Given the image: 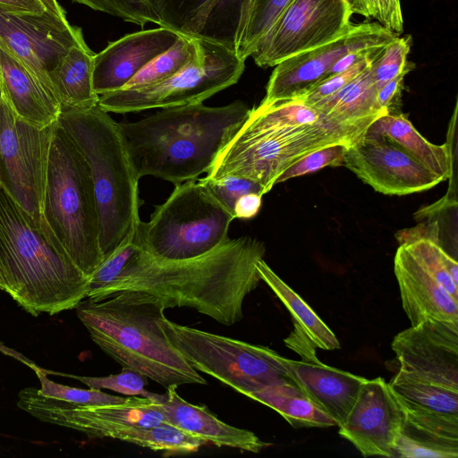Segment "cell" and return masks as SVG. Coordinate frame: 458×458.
Returning <instances> with one entry per match:
<instances>
[{"label": "cell", "mask_w": 458, "mask_h": 458, "mask_svg": "<svg viewBox=\"0 0 458 458\" xmlns=\"http://www.w3.org/2000/svg\"><path fill=\"white\" fill-rule=\"evenodd\" d=\"M0 274L6 293L33 316L76 308L89 292V279L49 226L37 222L1 183Z\"/></svg>", "instance_id": "cell-3"}, {"label": "cell", "mask_w": 458, "mask_h": 458, "mask_svg": "<svg viewBox=\"0 0 458 458\" xmlns=\"http://www.w3.org/2000/svg\"><path fill=\"white\" fill-rule=\"evenodd\" d=\"M247 396L276 411L295 428L336 426L335 421L293 382L267 386Z\"/></svg>", "instance_id": "cell-29"}, {"label": "cell", "mask_w": 458, "mask_h": 458, "mask_svg": "<svg viewBox=\"0 0 458 458\" xmlns=\"http://www.w3.org/2000/svg\"><path fill=\"white\" fill-rule=\"evenodd\" d=\"M265 252L264 243L250 236L229 238L214 250L186 259L153 256L139 243L118 276L90 300L140 291L159 298L165 309L187 307L232 326L242 319L243 301L261 281L257 262Z\"/></svg>", "instance_id": "cell-1"}, {"label": "cell", "mask_w": 458, "mask_h": 458, "mask_svg": "<svg viewBox=\"0 0 458 458\" xmlns=\"http://www.w3.org/2000/svg\"><path fill=\"white\" fill-rule=\"evenodd\" d=\"M42 215L74 264L89 279L103 261L99 217L89 167L57 121L46 157Z\"/></svg>", "instance_id": "cell-6"}, {"label": "cell", "mask_w": 458, "mask_h": 458, "mask_svg": "<svg viewBox=\"0 0 458 458\" xmlns=\"http://www.w3.org/2000/svg\"><path fill=\"white\" fill-rule=\"evenodd\" d=\"M346 0H292L252 54L262 68L330 41L351 24Z\"/></svg>", "instance_id": "cell-13"}, {"label": "cell", "mask_w": 458, "mask_h": 458, "mask_svg": "<svg viewBox=\"0 0 458 458\" xmlns=\"http://www.w3.org/2000/svg\"><path fill=\"white\" fill-rule=\"evenodd\" d=\"M85 158L91 174L99 217L103 260L133 240L139 225V180L119 123L98 105L61 108L57 119Z\"/></svg>", "instance_id": "cell-5"}, {"label": "cell", "mask_w": 458, "mask_h": 458, "mask_svg": "<svg viewBox=\"0 0 458 458\" xmlns=\"http://www.w3.org/2000/svg\"><path fill=\"white\" fill-rule=\"evenodd\" d=\"M391 345L398 370L458 390V323L423 320L397 334Z\"/></svg>", "instance_id": "cell-17"}, {"label": "cell", "mask_w": 458, "mask_h": 458, "mask_svg": "<svg viewBox=\"0 0 458 458\" xmlns=\"http://www.w3.org/2000/svg\"><path fill=\"white\" fill-rule=\"evenodd\" d=\"M394 269L403 309L411 326L427 319L458 323V300L442 287L407 243L399 245Z\"/></svg>", "instance_id": "cell-21"}, {"label": "cell", "mask_w": 458, "mask_h": 458, "mask_svg": "<svg viewBox=\"0 0 458 458\" xmlns=\"http://www.w3.org/2000/svg\"><path fill=\"white\" fill-rule=\"evenodd\" d=\"M95 11L113 15L144 27L148 23L159 24L147 0H72Z\"/></svg>", "instance_id": "cell-38"}, {"label": "cell", "mask_w": 458, "mask_h": 458, "mask_svg": "<svg viewBox=\"0 0 458 458\" xmlns=\"http://www.w3.org/2000/svg\"><path fill=\"white\" fill-rule=\"evenodd\" d=\"M51 126L40 128L21 119L3 95L0 183L40 224H47L42 215V195Z\"/></svg>", "instance_id": "cell-11"}, {"label": "cell", "mask_w": 458, "mask_h": 458, "mask_svg": "<svg viewBox=\"0 0 458 458\" xmlns=\"http://www.w3.org/2000/svg\"><path fill=\"white\" fill-rule=\"evenodd\" d=\"M165 310L159 298L140 291L121 292L98 301L88 299L76 306L77 316L92 341L122 368L165 388L206 385L159 327Z\"/></svg>", "instance_id": "cell-4"}, {"label": "cell", "mask_w": 458, "mask_h": 458, "mask_svg": "<svg viewBox=\"0 0 458 458\" xmlns=\"http://www.w3.org/2000/svg\"><path fill=\"white\" fill-rule=\"evenodd\" d=\"M411 45L410 36H397L388 43L370 65V73L377 91L403 72L411 62L407 60Z\"/></svg>", "instance_id": "cell-37"}, {"label": "cell", "mask_w": 458, "mask_h": 458, "mask_svg": "<svg viewBox=\"0 0 458 458\" xmlns=\"http://www.w3.org/2000/svg\"><path fill=\"white\" fill-rule=\"evenodd\" d=\"M41 387L39 391L46 396L81 405H106L125 402L128 397L109 394L99 389H81L55 383L50 380L47 373L37 366H32Z\"/></svg>", "instance_id": "cell-36"}, {"label": "cell", "mask_w": 458, "mask_h": 458, "mask_svg": "<svg viewBox=\"0 0 458 458\" xmlns=\"http://www.w3.org/2000/svg\"><path fill=\"white\" fill-rule=\"evenodd\" d=\"M94 53L88 46H76L62 57L49 73L61 108L88 109L98 105L93 87Z\"/></svg>", "instance_id": "cell-27"}, {"label": "cell", "mask_w": 458, "mask_h": 458, "mask_svg": "<svg viewBox=\"0 0 458 458\" xmlns=\"http://www.w3.org/2000/svg\"><path fill=\"white\" fill-rule=\"evenodd\" d=\"M348 145L350 144H335L310 152L284 170L276 179V184L327 166L344 165V153Z\"/></svg>", "instance_id": "cell-39"}, {"label": "cell", "mask_w": 458, "mask_h": 458, "mask_svg": "<svg viewBox=\"0 0 458 458\" xmlns=\"http://www.w3.org/2000/svg\"><path fill=\"white\" fill-rule=\"evenodd\" d=\"M397 36L377 21L352 23L330 41L276 64L261 102L297 99L326 79L331 67L346 54L384 47Z\"/></svg>", "instance_id": "cell-14"}, {"label": "cell", "mask_w": 458, "mask_h": 458, "mask_svg": "<svg viewBox=\"0 0 458 458\" xmlns=\"http://www.w3.org/2000/svg\"><path fill=\"white\" fill-rule=\"evenodd\" d=\"M176 389L175 386L167 387L165 399L159 403L164 423L219 447L258 454L269 445L253 432L220 420L206 406L187 402Z\"/></svg>", "instance_id": "cell-23"}, {"label": "cell", "mask_w": 458, "mask_h": 458, "mask_svg": "<svg viewBox=\"0 0 458 458\" xmlns=\"http://www.w3.org/2000/svg\"><path fill=\"white\" fill-rule=\"evenodd\" d=\"M250 111L241 100L222 106L202 102L161 108L119 126L140 179L151 175L178 184L209 171Z\"/></svg>", "instance_id": "cell-2"}, {"label": "cell", "mask_w": 458, "mask_h": 458, "mask_svg": "<svg viewBox=\"0 0 458 458\" xmlns=\"http://www.w3.org/2000/svg\"><path fill=\"white\" fill-rule=\"evenodd\" d=\"M403 414L383 377L366 379L338 434L364 457H394Z\"/></svg>", "instance_id": "cell-18"}, {"label": "cell", "mask_w": 458, "mask_h": 458, "mask_svg": "<svg viewBox=\"0 0 458 458\" xmlns=\"http://www.w3.org/2000/svg\"><path fill=\"white\" fill-rule=\"evenodd\" d=\"M158 325L168 342L194 369L243 395L292 382L284 357L268 347L179 325L165 315Z\"/></svg>", "instance_id": "cell-9"}, {"label": "cell", "mask_w": 458, "mask_h": 458, "mask_svg": "<svg viewBox=\"0 0 458 458\" xmlns=\"http://www.w3.org/2000/svg\"><path fill=\"white\" fill-rule=\"evenodd\" d=\"M46 10L60 17H66L65 11L59 4L57 0H40Z\"/></svg>", "instance_id": "cell-46"}, {"label": "cell", "mask_w": 458, "mask_h": 458, "mask_svg": "<svg viewBox=\"0 0 458 458\" xmlns=\"http://www.w3.org/2000/svg\"><path fill=\"white\" fill-rule=\"evenodd\" d=\"M371 64L338 92L310 106L328 121L368 128L377 117L387 114L377 102Z\"/></svg>", "instance_id": "cell-26"}, {"label": "cell", "mask_w": 458, "mask_h": 458, "mask_svg": "<svg viewBox=\"0 0 458 458\" xmlns=\"http://www.w3.org/2000/svg\"><path fill=\"white\" fill-rule=\"evenodd\" d=\"M17 405L38 420L82 432L89 437L105 438L127 427H154L164 423L159 403L148 398L131 396L120 403L75 404L44 395L38 388L27 387L19 394Z\"/></svg>", "instance_id": "cell-15"}, {"label": "cell", "mask_w": 458, "mask_h": 458, "mask_svg": "<svg viewBox=\"0 0 458 458\" xmlns=\"http://www.w3.org/2000/svg\"><path fill=\"white\" fill-rule=\"evenodd\" d=\"M202 55L166 80L99 96L98 106L108 113H136L202 103L240 80L245 60L222 43L203 39Z\"/></svg>", "instance_id": "cell-10"}, {"label": "cell", "mask_w": 458, "mask_h": 458, "mask_svg": "<svg viewBox=\"0 0 458 458\" xmlns=\"http://www.w3.org/2000/svg\"><path fill=\"white\" fill-rule=\"evenodd\" d=\"M380 52L352 65L344 71L324 79L297 99L308 106H312L320 100L333 96L364 71L377 58Z\"/></svg>", "instance_id": "cell-42"}, {"label": "cell", "mask_w": 458, "mask_h": 458, "mask_svg": "<svg viewBox=\"0 0 458 458\" xmlns=\"http://www.w3.org/2000/svg\"><path fill=\"white\" fill-rule=\"evenodd\" d=\"M201 55V38L182 35L171 48L143 67L123 89L140 88L163 81Z\"/></svg>", "instance_id": "cell-32"}, {"label": "cell", "mask_w": 458, "mask_h": 458, "mask_svg": "<svg viewBox=\"0 0 458 458\" xmlns=\"http://www.w3.org/2000/svg\"><path fill=\"white\" fill-rule=\"evenodd\" d=\"M2 98H3V89H2V86H1V82H0V100Z\"/></svg>", "instance_id": "cell-48"}, {"label": "cell", "mask_w": 458, "mask_h": 458, "mask_svg": "<svg viewBox=\"0 0 458 458\" xmlns=\"http://www.w3.org/2000/svg\"><path fill=\"white\" fill-rule=\"evenodd\" d=\"M262 196L256 192H250L241 196L233 207L234 218L250 219L254 217L260 209Z\"/></svg>", "instance_id": "cell-44"}, {"label": "cell", "mask_w": 458, "mask_h": 458, "mask_svg": "<svg viewBox=\"0 0 458 458\" xmlns=\"http://www.w3.org/2000/svg\"><path fill=\"white\" fill-rule=\"evenodd\" d=\"M182 34L165 27L127 34L93 58V87L100 96L123 89L149 62L171 48Z\"/></svg>", "instance_id": "cell-19"}, {"label": "cell", "mask_w": 458, "mask_h": 458, "mask_svg": "<svg viewBox=\"0 0 458 458\" xmlns=\"http://www.w3.org/2000/svg\"><path fill=\"white\" fill-rule=\"evenodd\" d=\"M0 4L32 13H42L46 10L40 0H0Z\"/></svg>", "instance_id": "cell-45"}, {"label": "cell", "mask_w": 458, "mask_h": 458, "mask_svg": "<svg viewBox=\"0 0 458 458\" xmlns=\"http://www.w3.org/2000/svg\"><path fill=\"white\" fill-rule=\"evenodd\" d=\"M457 456L458 443L417 429L403 421L395 442L394 457L456 458Z\"/></svg>", "instance_id": "cell-34"}, {"label": "cell", "mask_w": 458, "mask_h": 458, "mask_svg": "<svg viewBox=\"0 0 458 458\" xmlns=\"http://www.w3.org/2000/svg\"><path fill=\"white\" fill-rule=\"evenodd\" d=\"M257 269L264 281L290 312L293 330L290 336L301 339L315 349L333 351L340 348L336 335L315 311L261 259Z\"/></svg>", "instance_id": "cell-28"}, {"label": "cell", "mask_w": 458, "mask_h": 458, "mask_svg": "<svg viewBox=\"0 0 458 458\" xmlns=\"http://www.w3.org/2000/svg\"><path fill=\"white\" fill-rule=\"evenodd\" d=\"M344 166L386 195L421 192L442 182L400 146L384 136L367 132L347 146Z\"/></svg>", "instance_id": "cell-16"}, {"label": "cell", "mask_w": 458, "mask_h": 458, "mask_svg": "<svg viewBox=\"0 0 458 458\" xmlns=\"http://www.w3.org/2000/svg\"><path fill=\"white\" fill-rule=\"evenodd\" d=\"M233 215L199 180L175 184L148 222H140L136 239L149 254L166 259L203 255L229 239Z\"/></svg>", "instance_id": "cell-8"}, {"label": "cell", "mask_w": 458, "mask_h": 458, "mask_svg": "<svg viewBox=\"0 0 458 458\" xmlns=\"http://www.w3.org/2000/svg\"><path fill=\"white\" fill-rule=\"evenodd\" d=\"M0 45L20 59L55 99L49 73L72 47L88 46L81 29L70 24L66 17L2 4Z\"/></svg>", "instance_id": "cell-12"}, {"label": "cell", "mask_w": 458, "mask_h": 458, "mask_svg": "<svg viewBox=\"0 0 458 458\" xmlns=\"http://www.w3.org/2000/svg\"><path fill=\"white\" fill-rule=\"evenodd\" d=\"M290 379L340 427L367 378L316 361L284 358Z\"/></svg>", "instance_id": "cell-22"}, {"label": "cell", "mask_w": 458, "mask_h": 458, "mask_svg": "<svg viewBox=\"0 0 458 458\" xmlns=\"http://www.w3.org/2000/svg\"><path fill=\"white\" fill-rule=\"evenodd\" d=\"M0 289L6 292V286H5V284H4V282L3 278H2L1 274H0Z\"/></svg>", "instance_id": "cell-47"}, {"label": "cell", "mask_w": 458, "mask_h": 458, "mask_svg": "<svg viewBox=\"0 0 458 458\" xmlns=\"http://www.w3.org/2000/svg\"><path fill=\"white\" fill-rule=\"evenodd\" d=\"M158 26L234 50L242 0H147Z\"/></svg>", "instance_id": "cell-20"}, {"label": "cell", "mask_w": 458, "mask_h": 458, "mask_svg": "<svg viewBox=\"0 0 458 458\" xmlns=\"http://www.w3.org/2000/svg\"><path fill=\"white\" fill-rule=\"evenodd\" d=\"M415 64H410L394 79L390 80L377 91V102L378 106L389 114H398L401 106L402 91L403 81L406 74L413 70Z\"/></svg>", "instance_id": "cell-43"}, {"label": "cell", "mask_w": 458, "mask_h": 458, "mask_svg": "<svg viewBox=\"0 0 458 458\" xmlns=\"http://www.w3.org/2000/svg\"><path fill=\"white\" fill-rule=\"evenodd\" d=\"M199 181L233 215L234 204L241 196L250 192L266 194L259 183L238 176L226 175L216 179L205 177Z\"/></svg>", "instance_id": "cell-41"}, {"label": "cell", "mask_w": 458, "mask_h": 458, "mask_svg": "<svg viewBox=\"0 0 458 458\" xmlns=\"http://www.w3.org/2000/svg\"><path fill=\"white\" fill-rule=\"evenodd\" d=\"M365 132L389 139L442 182L452 177L454 158L450 144L436 145L429 142L402 113L377 117Z\"/></svg>", "instance_id": "cell-25"}, {"label": "cell", "mask_w": 458, "mask_h": 458, "mask_svg": "<svg viewBox=\"0 0 458 458\" xmlns=\"http://www.w3.org/2000/svg\"><path fill=\"white\" fill-rule=\"evenodd\" d=\"M368 128L331 121L310 124H284L255 107L233 139L218 154L208 178L226 175L254 181L267 193L278 176L313 150L335 144H351Z\"/></svg>", "instance_id": "cell-7"}, {"label": "cell", "mask_w": 458, "mask_h": 458, "mask_svg": "<svg viewBox=\"0 0 458 458\" xmlns=\"http://www.w3.org/2000/svg\"><path fill=\"white\" fill-rule=\"evenodd\" d=\"M352 13L372 18L390 31L400 34L403 19L400 0H346Z\"/></svg>", "instance_id": "cell-40"}, {"label": "cell", "mask_w": 458, "mask_h": 458, "mask_svg": "<svg viewBox=\"0 0 458 458\" xmlns=\"http://www.w3.org/2000/svg\"><path fill=\"white\" fill-rule=\"evenodd\" d=\"M292 0H242L236 29L234 51L245 60Z\"/></svg>", "instance_id": "cell-31"}, {"label": "cell", "mask_w": 458, "mask_h": 458, "mask_svg": "<svg viewBox=\"0 0 458 458\" xmlns=\"http://www.w3.org/2000/svg\"><path fill=\"white\" fill-rule=\"evenodd\" d=\"M0 82L3 95L21 119L44 128L55 123L61 106L31 71L0 45Z\"/></svg>", "instance_id": "cell-24"}, {"label": "cell", "mask_w": 458, "mask_h": 458, "mask_svg": "<svg viewBox=\"0 0 458 458\" xmlns=\"http://www.w3.org/2000/svg\"><path fill=\"white\" fill-rule=\"evenodd\" d=\"M420 262L435 276L442 287L458 300L457 259L445 251L438 243L429 239H418L403 242Z\"/></svg>", "instance_id": "cell-33"}, {"label": "cell", "mask_w": 458, "mask_h": 458, "mask_svg": "<svg viewBox=\"0 0 458 458\" xmlns=\"http://www.w3.org/2000/svg\"><path fill=\"white\" fill-rule=\"evenodd\" d=\"M388 384L401 405L416 411L458 419V390L401 370Z\"/></svg>", "instance_id": "cell-30"}, {"label": "cell", "mask_w": 458, "mask_h": 458, "mask_svg": "<svg viewBox=\"0 0 458 458\" xmlns=\"http://www.w3.org/2000/svg\"><path fill=\"white\" fill-rule=\"evenodd\" d=\"M43 370L47 374L60 375L79 380L93 389H109L125 395L148 398L156 403H162L165 399V394H159L146 390L147 377L127 368H122V371L118 374L106 377L75 376L46 369Z\"/></svg>", "instance_id": "cell-35"}]
</instances>
